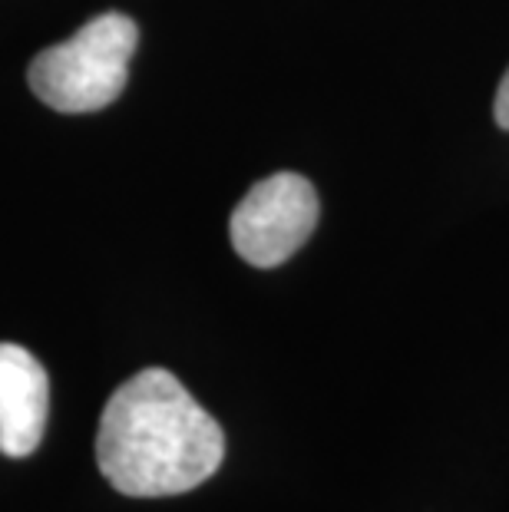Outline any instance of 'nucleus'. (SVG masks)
<instances>
[{
    "label": "nucleus",
    "mask_w": 509,
    "mask_h": 512,
    "mask_svg": "<svg viewBox=\"0 0 509 512\" xmlns=\"http://www.w3.org/2000/svg\"><path fill=\"white\" fill-rule=\"evenodd\" d=\"M225 433L176 374L146 367L106 400L96 430V466L116 493L179 496L219 473Z\"/></svg>",
    "instance_id": "1"
},
{
    "label": "nucleus",
    "mask_w": 509,
    "mask_h": 512,
    "mask_svg": "<svg viewBox=\"0 0 509 512\" xmlns=\"http://www.w3.org/2000/svg\"><path fill=\"white\" fill-rule=\"evenodd\" d=\"M139 30L126 14H100L30 63V90L50 110L93 113L110 106L129 80Z\"/></svg>",
    "instance_id": "2"
},
{
    "label": "nucleus",
    "mask_w": 509,
    "mask_h": 512,
    "mask_svg": "<svg viewBox=\"0 0 509 512\" xmlns=\"http://www.w3.org/2000/svg\"><path fill=\"white\" fill-rule=\"evenodd\" d=\"M318 215L314 185L298 172H275L255 182L235 205L229 222L232 248L252 268H278L308 242Z\"/></svg>",
    "instance_id": "3"
},
{
    "label": "nucleus",
    "mask_w": 509,
    "mask_h": 512,
    "mask_svg": "<svg viewBox=\"0 0 509 512\" xmlns=\"http://www.w3.org/2000/svg\"><path fill=\"white\" fill-rule=\"evenodd\" d=\"M50 417L47 370L27 347L0 344V453L30 456Z\"/></svg>",
    "instance_id": "4"
},
{
    "label": "nucleus",
    "mask_w": 509,
    "mask_h": 512,
    "mask_svg": "<svg viewBox=\"0 0 509 512\" xmlns=\"http://www.w3.org/2000/svg\"><path fill=\"white\" fill-rule=\"evenodd\" d=\"M493 116H496V126H500V129H509V70L503 73L500 90H496Z\"/></svg>",
    "instance_id": "5"
}]
</instances>
